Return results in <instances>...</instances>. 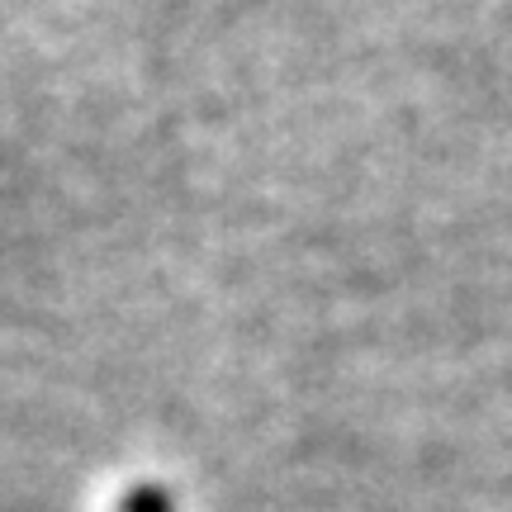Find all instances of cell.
I'll use <instances>...</instances> for the list:
<instances>
[{
  "mask_svg": "<svg viewBox=\"0 0 512 512\" xmlns=\"http://www.w3.org/2000/svg\"><path fill=\"white\" fill-rule=\"evenodd\" d=\"M124 512H171V498H166L157 484H143V489H133V494H128Z\"/></svg>",
  "mask_w": 512,
  "mask_h": 512,
  "instance_id": "1",
  "label": "cell"
}]
</instances>
